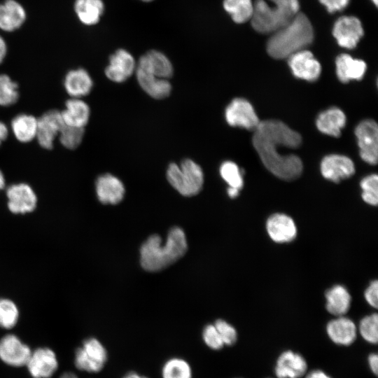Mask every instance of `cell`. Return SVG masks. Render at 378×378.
<instances>
[{
    "mask_svg": "<svg viewBox=\"0 0 378 378\" xmlns=\"http://www.w3.org/2000/svg\"><path fill=\"white\" fill-rule=\"evenodd\" d=\"M253 144L265 167L278 178L291 181L302 172V163L297 155H281L279 148H298L302 142L300 134L283 122L267 120L260 122L254 130Z\"/></svg>",
    "mask_w": 378,
    "mask_h": 378,
    "instance_id": "cell-1",
    "label": "cell"
},
{
    "mask_svg": "<svg viewBox=\"0 0 378 378\" xmlns=\"http://www.w3.org/2000/svg\"><path fill=\"white\" fill-rule=\"evenodd\" d=\"M187 248L183 230L174 227L169 230L164 244L157 234L151 235L142 244L140 249L141 265L147 271H160L181 258Z\"/></svg>",
    "mask_w": 378,
    "mask_h": 378,
    "instance_id": "cell-2",
    "label": "cell"
},
{
    "mask_svg": "<svg viewBox=\"0 0 378 378\" xmlns=\"http://www.w3.org/2000/svg\"><path fill=\"white\" fill-rule=\"evenodd\" d=\"M314 37L310 20L298 12L286 24L272 33L267 43V51L274 59L288 58L309 46Z\"/></svg>",
    "mask_w": 378,
    "mask_h": 378,
    "instance_id": "cell-3",
    "label": "cell"
},
{
    "mask_svg": "<svg viewBox=\"0 0 378 378\" xmlns=\"http://www.w3.org/2000/svg\"><path fill=\"white\" fill-rule=\"evenodd\" d=\"M167 178L170 185L186 197L199 193L204 184L201 167L190 159H185L179 164H169Z\"/></svg>",
    "mask_w": 378,
    "mask_h": 378,
    "instance_id": "cell-4",
    "label": "cell"
},
{
    "mask_svg": "<svg viewBox=\"0 0 378 378\" xmlns=\"http://www.w3.org/2000/svg\"><path fill=\"white\" fill-rule=\"evenodd\" d=\"M253 6L251 25L256 31L262 34L276 31L298 13L279 4L270 6L265 0H256Z\"/></svg>",
    "mask_w": 378,
    "mask_h": 378,
    "instance_id": "cell-5",
    "label": "cell"
},
{
    "mask_svg": "<svg viewBox=\"0 0 378 378\" xmlns=\"http://www.w3.org/2000/svg\"><path fill=\"white\" fill-rule=\"evenodd\" d=\"M107 360V352L102 343L95 338H89L76 349L75 366L88 372H98L102 370Z\"/></svg>",
    "mask_w": 378,
    "mask_h": 378,
    "instance_id": "cell-6",
    "label": "cell"
},
{
    "mask_svg": "<svg viewBox=\"0 0 378 378\" xmlns=\"http://www.w3.org/2000/svg\"><path fill=\"white\" fill-rule=\"evenodd\" d=\"M361 158L370 164H376L378 157V127L373 120H365L356 128Z\"/></svg>",
    "mask_w": 378,
    "mask_h": 378,
    "instance_id": "cell-7",
    "label": "cell"
},
{
    "mask_svg": "<svg viewBox=\"0 0 378 378\" xmlns=\"http://www.w3.org/2000/svg\"><path fill=\"white\" fill-rule=\"evenodd\" d=\"M225 117L232 127L255 130L260 121L252 105L246 99L236 98L226 107Z\"/></svg>",
    "mask_w": 378,
    "mask_h": 378,
    "instance_id": "cell-8",
    "label": "cell"
},
{
    "mask_svg": "<svg viewBox=\"0 0 378 378\" xmlns=\"http://www.w3.org/2000/svg\"><path fill=\"white\" fill-rule=\"evenodd\" d=\"M363 34L361 22L354 16H342L333 25L332 35L338 45L344 48H354Z\"/></svg>",
    "mask_w": 378,
    "mask_h": 378,
    "instance_id": "cell-9",
    "label": "cell"
},
{
    "mask_svg": "<svg viewBox=\"0 0 378 378\" xmlns=\"http://www.w3.org/2000/svg\"><path fill=\"white\" fill-rule=\"evenodd\" d=\"M6 194L8 209L13 214L30 213L36 207V195L32 188L25 183L9 186Z\"/></svg>",
    "mask_w": 378,
    "mask_h": 378,
    "instance_id": "cell-10",
    "label": "cell"
},
{
    "mask_svg": "<svg viewBox=\"0 0 378 378\" xmlns=\"http://www.w3.org/2000/svg\"><path fill=\"white\" fill-rule=\"evenodd\" d=\"M64 125L61 111L52 109L43 113L37 119L36 138L38 144L45 149L52 148L54 141Z\"/></svg>",
    "mask_w": 378,
    "mask_h": 378,
    "instance_id": "cell-11",
    "label": "cell"
},
{
    "mask_svg": "<svg viewBox=\"0 0 378 378\" xmlns=\"http://www.w3.org/2000/svg\"><path fill=\"white\" fill-rule=\"evenodd\" d=\"M31 351L16 335L8 334L0 340V359L8 365H26Z\"/></svg>",
    "mask_w": 378,
    "mask_h": 378,
    "instance_id": "cell-12",
    "label": "cell"
},
{
    "mask_svg": "<svg viewBox=\"0 0 378 378\" xmlns=\"http://www.w3.org/2000/svg\"><path fill=\"white\" fill-rule=\"evenodd\" d=\"M288 59V64L296 78L314 81L320 76L321 64L310 51L306 49L300 50L289 56Z\"/></svg>",
    "mask_w": 378,
    "mask_h": 378,
    "instance_id": "cell-13",
    "label": "cell"
},
{
    "mask_svg": "<svg viewBox=\"0 0 378 378\" xmlns=\"http://www.w3.org/2000/svg\"><path fill=\"white\" fill-rule=\"evenodd\" d=\"M136 67L134 57L126 50L118 49L110 56L105 74L115 83H122L132 75Z\"/></svg>",
    "mask_w": 378,
    "mask_h": 378,
    "instance_id": "cell-14",
    "label": "cell"
},
{
    "mask_svg": "<svg viewBox=\"0 0 378 378\" xmlns=\"http://www.w3.org/2000/svg\"><path fill=\"white\" fill-rule=\"evenodd\" d=\"M34 378H49L58 368L55 352L49 348H38L31 351L26 364Z\"/></svg>",
    "mask_w": 378,
    "mask_h": 378,
    "instance_id": "cell-15",
    "label": "cell"
},
{
    "mask_svg": "<svg viewBox=\"0 0 378 378\" xmlns=\"http://www.w3.org/2000/svg\"><path fill=\"white\" fill-rule=\"evenodd\" d=\"M321 172L326 179L339 183L352 176L355 168L350 158L340 155H329L321 161Z\"/></svg>",
    "mask_w": 378,
    "mask_h": 378,
    "instance_id": "cell-16",
    "label": "cell"
},
{
    "mask_svg": "<svg viewBox=\"0 0 378 378\" xmlns=\"http://www.w3.org/2000/svg\"><path fill=\"white\" fill-rule=\"evenodd\" d=\"M307 363L298 353L290 350L282 352L274 368L277 378H300L306 373Z\"/></svg>",
    "mask_w": 378,
    "mask_h": 378,
    "instance_id": "cell-17",
    "label": "cell"
},
{
    "mask_svg": "<svg viewBox=\"0 0 378 378\" xmlns=\"http://www.w3.org/2000/svg\"><path fill=\"white\" fill-rule=\"evenodd\" d=\"M95 190L98 200L104 204L120 202L125 192L122 181L111 174H102L97 178Z\"/></svg>",
    "mask_w": 378,
    "mask_h": 378,
    "instance_id": "cell-18",
    "label": "cell"
},
{
    "mask_svg": "<svg viewBox=\"0 0 378 378\" xmlns=\"http://www.w3.org/2000/svg\"><path fill=\"white\" fill-rule=\"evenodd\" d=\"M267 232L271 239L276 243H287L297 236V227L290 216L284 214L270 216L266 223Z\"/></svg>",
    "mask_w": 378,
    "mask_h": 378,
    "instance_id": "cell-19",
    "label": "cell"
},
{
    "mask_svg": "<svg viewBox=\"0 0 378 378\" xmlns=\"http://www.w3.org/2000/svg\"><path fill=\"white\" fill-rule=\"evenodd\" d=\"M27 12L17 0H4L0 3V29L13 32L19 29L25 22Z\"/></svg>",
    "mask_w": 378,
    "mask_h": 378,
    "instance_id": "cell-20",
    "label": "cell"
},
{
    "mask_svg": "<svg viewBox=\"0 0 378 378\" xmlns=\"http://www.w3.org/2000/svg\"><path fill=\"white\" fill-rule=\"evenodd\" d=\"M136 67L164 79L169 78L173 74V66L170 60L162 52L157 50H150L142 55Z\"/></svg>",
    "mask_w": 378,
    "mask_h": 378,
    "instance_id": "cell-21",
    "label": "cell"
},
{
    "mask_svg": "<svg viewBox=\"0 0 378 378\" xmlns=\"http://www.w3.org/2000/svg\"><path fill=\"white\" fill-rule=\"evenodd\" d=\"M326 332L334 343L342 346H349L356 338L357 328L351 319L342 316L330 321L327 324Z\"/></svg>",
    "mask_w": 378,
    "mask_h": 378,
    "instance_id": "cell-22",
    "label": "cell"
},
{
    "mask_svg": "<svg viewBox=\"0 0 378 378\" xmlns=\"http://www.w3.org/2000/svg\"><path fill=\"white\" fill-rule=\"evenodd\" d=\"M136 76L141 88L150 97L161 99L168 97L172 85L168 79L158 78L152 74L136 67Z\"/></svg>",
    "mask_w": 378,
    "mask_h": 378,
    "instance_id": "cell-23",
    "label": "cell"
},
{
    "mask_svg": "<svg viewBox=\"0 0 378 378\" xmlns=\"http://www.w3.org/2000/svg\"><path fill=\"white\" fill-rule=\"evenodd\" d=\"M336 74L338 79L344 83L351 80L363 78L367 65L361 59H354L348 54H341L335 60Z\"/></svg>",
    "mask_w": 378,
    "mask_h": 378,
    "instance_id": "cell-24",
    "label": "cell"
},
{
    "mask_svg": "<svg viewBox=\"0 0 378 378\" xmlns=\"http://www.w3.org/2000/svg\"><path fill=\"white\" fill-rule=\"evenodd\" d=\"M64 85L66 92L72 98H80L90 92L93 81L85 69L78 68L72 69L66 74Z\"/></svg>",
    "mask_w": 378,
    "mask_h": 378,
    "instance_id": "cell-25",
    "label": "cell"
},
{
    "mask_svg": "<svg viewBox=\"0 0 378 378\" xmlns=\"http://www.w3.org/2000/svg\"><path fill=\"white\" fill-rule=\"evenodd\" d=\"M90 110L86 102L80 98H71L65 103V108L61 111L64 125L84 127L88 122Z\"/></svg>",
    "mask_w": 378,
    "mask_h": 378,
    "instance_id": "cell-26",
    "label": "cell"
},
{
    "mask_svg": "<svg viewBox=\"0 0 378 378\" xmlns=\"http://www.w3.org/2000/svg\"><path fill=\"white\" fill-rule=\"evenodd\" d=\"M346 123V116L336 107L330 108L319 114L316 126L320 132L334 137H339Z\"/></svg>",
    "mask_w": 378,
    "mask_h": 378,
    "instance_id": "cell-27",
    "label": "cell"
},
{
    "mask_svg": "<svg viewBox=\"0 0 378 378\" xmlns=\"http://www.w3.org/2000/svg\"><path fill=\"white\" fill-rule=\"evenodd\" d=\"M74 8L82 24L92 26L99 22L104 11V4L102 0H75Z\"/></svg>",
    "mask_w": 378,
    "mask_h": 378,
    "instance_id": "cell-28",
    "label": "cell"
},
{
    "mask_svg": "<svg viewBox=\"0 0 378 378\" xmlns=\"http://www.w3.org/2000/svg\"><path fill=\"white\" fill-rule=\"evenodd\" d=\"M326 309L331 314L342 316L349 309L351 295L346 288L336 285L326 293Z\"/></svg>",
    "mask_w": 378,
    "mask_h": 378,
    "instance_id": "cell-29",
    "label": "cell"
},
{
    "mask_svg": "<svg viewBox=\"0 0 378 378\" xmlns=\"http://www.w3.org/2000/svg\"><path fill=\"white\" fill-rule=\"evenodd\" d=\"M11 130L19 141H31L36 136L37 119L31 115L19 114L12 120Z\"/></svg>",
    "mask_w": 378,
    "mask_h": 378,
    "instance_id": "cell-30",
    "label": "cell"
},
{
    "mask_svg": "<svg viewBox=\"0 0 378 378\" xmlns=\"http://www.w3.org/2000/svg\"><path fill=\"white\" fill-rule=\"evenodd\" d=\"M223 5L236 23H244L252 18L254 6L251 0H224Z\"/></svg>",
    "mask_w": 378,
    "mask_h": 378,
    "instance_id": "cell-31",
    "label": "cell"
},
{
    "mask_svg": "<svg viewBox=\"0 0 378 378\" xmlns=\"http://www.w3.org/2000/svg\"><path fill=\"white\" fill-rule=\"evenodd\" d=\"M162 376V378H192V370L185 360L173 358L164 364Z\"/></svg>",
    "mask_w": 378,
    "mask_h": 378,
    "instance_id": "cell-32",
    "label": "cell"
},
{
    "mask_svg": "<svg viewBox=\"0 0 378 378\" xmlns=\"http://www.w3.org/2000/svg\"><path fill=\"white\" fill-rule=\"evenodd\" d=\"M18 84L6 74H0V106H8L18 99Z\"/></svg>",
    "mask_w": 378,
    "mask_h": 378,
    "instance_id": "cell-33",
    "label": "cell"
},
{
    "mask_svg": "<svg viewBox=\"0 0 378 378\" xmlns=\"http://www.w3.org/2000/svg\"><path fill=\"white\" fill-rule=\"evenodd\" d=\"M19 311L16 304L10 300L0 299V326L5 329L13 328L18 322Z\"/></svg>",
    "mask_w": 378,
    "mask_h": 378,
    "instance_id": "cell-34",
    "label": "cell"
},
{
    "mask_svg": "<svg viewBox=\"0 0 378 378\" xmlns=\"http://www.w3.org/2000/svg\"><path fill=\"white\" fill-rule=\"evenodd\" d=\"M220 174L229 187L241 190L243 187V172L233 162H224L220 167Z\"/></svg>",
    "mask_w": 378,
    "mask_h": 378,
    "instance_id": "cell-35",
    "label": "cell"
},
{
    "mask_svg": "<svg viewBox=\"0 0 378 378\" xmlns=\"http://www.w3.org/2000/svg\"><path fill=\"white\" fill-rule=\"evenodd\" d=\"M84 132V127L64 125L59 133L60 143L68 149H75L82 142Z\"/></svg>",
    "mask_w": 378,
    "mask_h": 378,
    "instance_id": "cell-36",
    "label": "cell"
},
{
    "mask_svg": "<svg viewBox=\"0 0 378 378\" xmlns=\"http://www.w3.org/2000/svg\"><path fill=\"white\" fill-rule=\"evenodd\" d=\"M358 330L363 338L371 344L378 341V316L376 313L361 319Z\"/></svg>",
    "mask_w": 378,
    "mask_h": 378,
    "instance_id": "cell-37",
    "label": "cell"
},
{
    "mask_svg": "<svg viewBox=\"0 0 378 378\" xmlns=\"http://www.w3.org/2000/svg\"><path fill=\"white\" fill-rule=\"evenodd\" d=\"M363 190L362 198L368 204L376 206L378 202V176L371 174L360 182Z\"/></svg>",
    "mask_w": 378,
    "mask_h": 378,
    "instance_id": "cell-38",
    "label": "cell"
},
{
    "mask_svg": "<svg viewBox=\"0 0 378 378\" xmlns=\"http://www.w3.org/2000/svg\"><path fill=\"white\" fill-rule=\"evenodd\" d=\"M224 344L232 345L237 339V333L235 328L226 321L218 319L214 324Z\"/></svg>",
    "mask_w": 378,
    "mask_h": 378,
    "instance_id": "cell-39",
    "label": "cell"
},
{
    "mask_svg": "<svg viewBox=\"0 0 378 378\" xmlns=\"http://www.w3.org/2000/svg\"><path fill=\"white\" fill-rule=\"evenodd\" d=\"M205 344L214 350H218L225 345L214 325H207L202 334Z\"/></svg>",
    "mask_w": 378,
    "mask_h": 378,
    "instance_id": "cell-40",
    "label": "cell"
},
{
    "mask_svg": "<svg viewBox=\"0 0 378 378\" xmlns=\"http://www.w3.org/2000/svg\"><path fill=\"white\" fill-rule=\"evenodd\" d=\"M378 282L374 280L370 283L365 291V298L372 307L377 308L378 306Z\"/></svg>",
    "mask_w": 378,
    "mask_h": 378,
    "instance_id": "cell-41",
    "label": "cell"
},
{
    "mask_svg": "<svg viewBox=\"0 0 378 378\" xmlns=\"http://www.w3.org/2000/svg\"><path fill=\"white\" fill-rule=\"evenodd\" d=\"M323 5L328 12L334 13L344 10L349 4L350 0H318Z\"/></svg>",
    "mask_w": 378,
    "mask_h": 378,
    "instance_id": "cell-42",
    "label": "cell"
},
{
    "mask_svg": "<svg viewBox=\"0 0 378 378\" xmlns=\"http://www.w3.org/2000/svg\"><path fill=\"white\" fill-rule=\"evenodd\" d=\"M272 3H277L284 5L294 11L298 13L300 10V4L298 0H270Z\"/></svg>",
    "mask_w": 378,
    "mask_h": 378,
    "instance_id": "cell-43",
    "label": "cell"
},
{
    "mask_svg": "<svg viewBox=\"0 0 378 378\" xmlns=\"http://www.w3.org/2000/svg\"><path fill=\"white\" fill-rule=\"evenodd\" d=\"M369 367L372 372L377 375L378 372V356L377 354H371L368 358Z\"/></svg>",
    "mask_w": 378,
    "mask_h": 378,
    "instance_id": "cell-44",
    "label": "cell"
},
{
    "mask_svg": "<svg viewBox=\"0 0 378 378\" xmlns=\"http://www.w3.org/2000/svg\"><path fill=\"white\" fill-rule=\"evenodd\" d=\"M7 43L3 36L0 35V64L4 60L7 54Z\"/></svg>",
    "mask_w": 378,
    "mask_h": 378,
    "instance_id": "cell-45",
    "label": "cell"
},
{
    "mask_svg": "<svg viewBox=\"0 0 378 378\" xmlns=\"http://www.w3.org/2000/svg\"><path fill=\"white\" fill-rule=\"evenodd\" d=\"M305 378H331L329 375L320 370H315L307 374Z\"/></svg>",
    "mask_w": 378,
    "mask_h": 378,
    "instance_id": "cell-46",
    "label": "cell"
},
{
    "mask_svg": "<svg viewBox=\"0 0 378 378\" xmlns=\"http://www.w3.org/2000/svg\"><path fill=\"white\" fill-rule=\"evenodd\" d=\"M8 134V130L5 123L0 121V146L6 139Z\"/></svg>",
    "mask_w": 378,
    "mask_h": 378,
    "instance_id": "cell-47",
    "label": "cell"
},
{
    "mask_svg": "<svg viewBox=\"0 0 378 378\" xmlns=\"http://www.w3.org/2000/svg\"><path fill=\"white\" fill-rule=\"evenodd\" d=\"M239 190L234 188L229 187L227 188V194L231 198L236 197L239 195Z\"/></svg>",
    "mask_w": 378,
    "mask_h": 378,
    "instance_id": "cell-48",
    "label": "cell"
},
{
    "mask_svg": "<svg viewBox=\"0 0 378 378\" xmlns=\"http://www.w3.org/2000/svg\"><path fill=\"white\" fill-rule=\"evenodd\" d=\"M123 378H148V377L140 375L136 372H130L127 374Z\"/></svg>",
    "mask_w": 378,
    "mask_h": 378,
    "instance_id": "cell-49",
    "label": "cell"
},
{
    "mask_svg": "<svg viewBox=\"0 0 378 378\" xmlns=\"http://www.w3.org/2000/svg\"><path fill=\"white\" fill-rule=\"evenodd\" d=\"M6 185L5 178L3 172L0 170V190L4 188Z\"/></svg>",
    "mask_w": 378,
    "mask_h": 378,
    "instance_id": "cell-50",
    "label": "cell"
},
{
    "mask_svg": "<svg viewBox=\"0 0 378 378\" xmlns=\"http://www.w3.org/2000/svg\"><path fill=\"white\" fill-rule=\"evenodd\" d=\"M60 378H78V377L73 372H67L62 374Z\"/></svg>",
    "mask_w": 378,
    "mask_h": 378,
    "instance_id": "cell-51",
    "label": "cell"
},
{
    "mask_svg": "<svg viewBox=\"0 0 378 378\" xmlns=\"http://www.w3.org/2000/svg\"><path fill=\"white\" fill-rule=\"evenodd\" d=\"M375 6H377L378 4V0H371Z\"/></svg>",
    "mask_w": 378,
    "mask_h": 378,
    "instance_id": "cell-52",
    "label": "cell"
},
{
    "mask_svg": "<svg viewBox=\"0 0 378 378\" xmlns=\"http://www.w3.org/2000/svg\"><path fill=\"white\" fill-rule=\"evenodd\" d=\"M141 1L148 2V1H151L153 0H141Z\"/></svg>",
    "mask_w": 378,
    "mask_h": 378,
    "instance_id": "cell-53",
    "label": "cell"
}]
</instances>
